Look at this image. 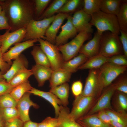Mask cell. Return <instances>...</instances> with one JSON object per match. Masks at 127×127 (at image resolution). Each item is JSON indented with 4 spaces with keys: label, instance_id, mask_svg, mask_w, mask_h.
<instances>
[{
    "label": "cell",
    "instance_id": "56",
    "mask_svg": "<svg viewBox=\"0 0 127 127\" xmlns=\"http://www.w3.org/2000/svg\"><path fill=\"white\" fill-rule=\"evenodd\" d=\"M1 46V44L0 43V48Z\"/></svg>",
    "mask_w": 127,
    "mask_h": 127
},
{
    "label": "cell",
    "instance_id": "42",
    "mask_svg": "<svg viewBox=\"0 0 127 127\" xmlns=\"http://www.w3.org/2000/svg\"><path fill=\"white\" fill-rule=\"evenodd\" d=\"M116 91L127 94V79L123 77L115 83Z\"/></svg>",
    "mask_w": 127,
    "mask_h": 127
},
{
    "label": "cell",
    "instance_id": "31",
    "mask_svg": "<svg viewBox=\"0 0 127 127\" xmlns=\"http://www.w3.org/2000/svg\"><path fill=\"white\" fill-rule=\"evenodd\" d=\"M33 88L28 80L15 87L10 94L17 102L26 93L30 91Z\"/></svg>",
    "mask_w": 127,
    "mask_h": 127
},
{
    "label": "cell",
    "instance_id": "45",
    "mask_svg": "<svg viewBox=\"0 0 127 127\" xmlns=\"http://www.w3.org/2000/svg\"><path fill=\"white\" fill-rule=\"evenodd\" d=\"M119 38L122 45L123 55L127 58V33L120 30Z\"/></svg>",
    "mask_w": 127,
    "mask_h": 127
},
{
    "label": "cell",
    "instance_id": "11",
    "mask_svg": "<svg viewBox=\"0 0 127 127\" xmlns=\"http://www.w3.org/2000/svg\"><path fill=\"white\" fill-rule=\"evenodd\" d=\"M107 87L87 115L94 114L102 110H113L111 105V99L116 91L115 85V83L111 84Z\"/></svg>",
    "mask_w": 127,
    "mask_h": 127
},
{
    "label": "cell",
    "instance_id": "29",
    "mask_svg": "<svg viewBox=\"0 0 127 127\" xmlns=\"http://www.w3.org/2000/svg\"><path fill=\"white\" fill-rule=\"evenodd\" d=\"M36 64L51 67L49 60L40 46H34L31 52Z\"/></svg>",
    "mask_w": 127,
    "mask_h": 127
},
{
    "label": "cell",
    "instance_id": "24",
    "mask_svg": "<svg viewBox=\"0 0 127 127\" xmlns=\"http://www.w3.org/2000/svg\"><path fill=\"white\" fill-rule=\"evenodd\" d=\"M70 112L67 107H62L57 118L59 123L58 127H82L70 117Z\"/></svg>",
    "mask_w": 127,
    "mask_h": 127
},
{
    "label": "cell",
    "instance_id": "46",
    "mask_svg": "<svg viewBox=\"0 0 127 127\" xmlns=\"http://www.w3.org/2000/svg\"><path fill=\"white\" fill-rule=\"evenodd\" d=\"M6 29L10 31L11 28L4 11L3 10L0 14V30Z\"/></svg>",
    "mask_w": 127,
    "mask_h": 127
},
{
    "label": "cell",
    "instance_id": "19",
    "mask_svg": "<svg viewBox=\"0 0 127 127\" xmlns=\"http://www.w3.org/2000/svg\"><path fill=\"white\" fill-rule=\"evenodd\" d=\"M28 92L44 98L50 103L54 109L55 118L58 117L63 106L61 101L55 95L49 91H44L33 87Z\"/></svg>",
    "mask_w": 127,
    "mask_h": 127
},
{
    "label": "cell",
    "instance_id": "3",
    "mask_svg": "<svg viewBox=\"0 0 127 127\" xmlns=\"http://www.w3.org/2000/svg\"><path fill=\"white\" fill-rule=\"evenodd\" d=\"M123 52L119 35L109 31L101 35L99 54L107 58Z\"/></svg>",
    "mask_w": 127,
    "mask_h": 127
},
{
    "label": "cell",
    "instance_id": "44",
    "mask_svg": "<svg viewBox=\"0 0 127 127\" xmlns=\"http://www.w3.org/2000/svg\"><path fill=\"white\" fill-rule=\"evenodd\" d=\"M14 87L5 80L0 81V96L10 93Z\"/></svg>",
    "mask_w": 127,
    "mask_h": 127
},
{
    "label": "cell",
    "instance_id": "25",
    "mask_svg": "<svg viewBox=\"0 0 127 127\" xmlns=\"http://www.w3.org/2000/svg\"><path fill=\"white\" fill-rule=\"evenodd\" d=\"M76 121L82 127H109L111 125L103 122L97 114L85 115Z\"/></svg>",
    "mask_w": 127,
    "mask_h": 127
},
{
    "label": "cell",
    "instance_id": "54",
    "mask_svg": "<svg viewBox=\"0 0 127 127\" xmlns=\"http://www.w3.org/2000/svg\"><path fill=\"white\" fill-rule=\"evenodd\" d=\"M3 10L2 6L0 3V14L1 12Z\"/></svg>",
    "mask_w": 127,
    "mask_h": 127
},
{
    "label": "cell",
    "instance_id": "12",
    "mask_svg": "<svg viewBox=\"0 0 127 127\" xmlns=\"http://www.w3.org/2000/svg\"><path fill=\"white\" fill-rule=\"evenodd\" d=\"M91 16L82 9L77 11L72 17V22L77 32H85L91 34L93 30L90 22Z\"/></svg>",
    "mask_w": 127,
    "mask_h": 127
},
{
    "label": "cell",
    "instance_id": "28",
    "mask_svg": "<svg viewBox=\"0 0 127 127\" xmlns=\"http://www.w3.org/2000/svg\"><path fill=\"white\" fill-rule=\"evenodd\" d=\"M113 98L112 104L116 111L127 113V94L116 91Z\"/></svg>",
    "mask_w": 127,
    "mask_h": 127
},
{
    "label": "cell",
    "instance_id": "37",
    "mask_svg": "<svg viewBox=\"0 0 127 127\" xmlns=\"http://www.w3.org/2000/svg\"><path fill=\"white\" fill-rule=\"evenodd\" d=\"M17 102L11 96L10 93L0 96V108L16 107Z\"/></svg>",
    "mask_w": 127,
    "mask_h": 127
},
{
    "label": "cell",
    "instance_id": "2",
    "mask_svg": "<svg viewBox=\"0 0 127 127\" xmlns=\"http://www.w3.org/2000/svg\"><path fill=\"white\" fill-rule=\"evenodd\" d=\"M91 16V25L96 27L97 32L101 35L106 31L118 35L120 34V29L116 16L99 11Z\"/></svg>",
    "mask_w": 127,
    "mask_h": 127
},
{
    "label": "cell",
    "instance_id": "30",
    "mask_svg": "<svg viewBox=\"0 0 127 127\" xmlns=\"http://www.w3.org/2000/svg\"><path fill=\"white\" fill-rule=\"evenodd\" d=\"M67 0H54L39 18L40 20L51 17L58 11L67 1Z\"/></svg>",
    "mask_w": 127,
    "mask_h": 127
},
{
    "label": "cell",
    "instance_id": "55",
    "mask_svg": "<svg viewBox=\"0 0 127 127\" xmlns=\"http://www.w3.org/2000/svg\"><path fill=\"white\" fill-rule=\"evenodd\" d=\"M109 127H113V126H111V125H110Z\"/></svg>",
    "mask_w": 127,
    "mask_h": 127
},
{
    "label": "cell",
    "instance_id": "16",
    "mask_svg": "<svg viewBox=\"0 0 127 127\" xmlns=\"http://www.w3.org/2000/svg\"><path fill=\"white\" fill-rule=\"evenodd\" d=\"M66 23L61 27V31L56 39L55 45L58 47L66 43L68 40L75 36L77 32L72 22V16L69 15Z\"/></svg>",
    "mask_w": 127,
    "mask_h": 127
},
{
    "label": "cell",
    "instance_id": "35",
    "mask_svg": "<svg viewBox=\"0 0 127 127\" xmlns=\"http://www.w3.org/2000/svg\"><path fill=\"white\" fill-rule=\"evenodd\" d=\"M112 121L119 123L127 127V113L119 112L113 110H105Z\"/></svg>",
    "mask_w": 127,
    "mask_h": 127
},
{
    "label": "cell",
    "instance_id": "52",
    "mask_svg": "<svg viewBox=\"0 0 127 127\" xmlns=\"http://www.w3.org/2000/svg\"><path fill=\"white\" fill-rule=\"evenodd\" d=\"M5 121L3 118L0 108V127H4Z\"/></svg>",
    "mask_w": 127,
    "mask_h": 127
},
{
    "label": "cell",
    "instance_id": "27",
    "mask_svg": "<svg viewBox=\"0 0 127 127\" xmlns=\"http://www.w3.org/2000/svg\"><path fill=\"white\" fill-rule=\"evenodd\" d=\"M108 58L99 54L88 59L79 67L78 69L90 70L99 68L104 64L107 62Z\"/></svg>",
    "mask_w": 127,
    "mask_h": 127
},
{
    "label": "cell",
    "instance_id": "39",
    "mask_svg": "<svg viewBox=\"0 0 127 127\" xmlns=\"http://www.w3.org/2000/svg\"><path fill=\"white\" fill-rule=\"evenodd\" d=\"M35 13L36 17H39L43 13L45 9L51 1L50 0H35Z\"/></svg>",
    "mask_w": 127,
    "mask_h": 127
},
{
    "label": "cell",
    "instance_id": "41",
    "mask_svg": "<svg viewBox=\"0 0 127 127\" xmlns=\"http://www.w3.org/2000/svg\"><path fill=\"white\" fill-rule=\"evenodd\" d=\"M59 123L57 118L48 116L38 123V127H58Z\"/></svg>",
    "mask_w": 127,
    "mask_h": 127
},
{
    "label": "cell",
    "instance_id": "32",
    "mask_svg": "<svg viewBox=\"0 0 127 127\" xmlns=\"http://www.w3.org/2000/svg\"><path fill=\"white\" fill-rule=\"evenodd\" d=\"M124 0L117 17L120 29L127 33V2Z\"/></svg>",
    "mask_w": 127,
    "mask_h": 127
},
{
    "label": "cell",
    "instance_id": "49",
    "mask_svg": "<svg viewBox=\"0 0 127 127\" xmlns=\"http://www.w3.org/2000/svg\"><path fill=\"white\" fill-rule=\"evenodd\" d=\"M3 55L0 48V70L3 75L8 70L11 65L4 60L2 57Z\"/></svg>",
    "mask_w": 127,
    "mask_h": 127
},
{
    "label": "cell",
    "instance_id": "26",
    "mask_svg": "<svg viewBox=\"0 0 127 127\" xmlns=\"http://www.w3.org/2000/svg\"><path fill=\"white\" fill-rule=\"evenodd\" d=\"M88 59V58L84 54L79 53L78 55L71 59L67 61L64 62L61 68L72 73L76 72L79 67Z\"/></svg>",
    "mask_w": 127,
    "mask_h": 127
},
{
    "label": "cell",
    "instance_id": "13",
    "mask_svg": "<svg viewBox=\"0 0 127 127\" xmlns=\"http://www.w3.org/2000/svg\"><path fill=\"white\" fill-rule=\"evenodd\" d=\"M37 41L38 39L30 40L15 44L13 47L3 54L4 60L11 65L12 63V60L17 59L23 51L34 46V44Z\"/></svg>",
    "mask_w": 127,
    "mask_h": 127
},
{
    "label": "cell",
    "instance_id": "51",
    "mask_svg": "<svg viewBox=\"0 0 127 127\" xmlns=\"http://www.w3.org/2000/svg\"><path fill=\"white\" fill-rule=\"evenodd\" d=\"M111 125L113 127H127L119 123L113 121H111Z\"/></svg>",
    "mask_w": 127,
    "mask_h": 127
},
{
    "label": "cell",
    "instance_id": "7",
    "mask_svg": "<svg viewBox=\"0 0 127 127\" xmlns=\"http://www.w3.org/2000/svg\"><path fill=\"white\" fill-rule=\"evenodd\" d=\"M38 41L47 56L50 63L51 68L53 71L61 68L64 61L58 47L42 39H38Z\"/></svg>",
    "mask_w": 127,
    "mask_h": 127
},
{
    "label": "cell",
    "instance_id": "53",
    "mask_svg": "<svg viewBox=\"0 0 127 127\" xmlns=\"http://www.w3.org/2000/svg\"><path fill=\"white\" fill-rule=\"evenodd\" d=\"M5 80L3 76V74L0 71V81Z\"/></svg>",
    "mask_w": 127,
    "mask_h": 127
},
{
    "label": "cell",
    "instance_id": "5",
    "mask_svg": "<svg viewBox=\"0 0 127 127\" xmlns=\"http://www.w3.org/2000/svg\"><path fill=\"white\" fill-rule=\"evenodd\" d=\"M91 37L90 33L80 32L70 42L58 47L64 62L67 61L76 56L84 42Z\"/></svg>",
    "mask_w": 127,
    "mask_h": 127
},
{
    "label": "cell",
    "instance_id": "9",
    "mask_svg": "<svg viewBox=\"0 0 127 127\" xmlns=\"http://www.w3.org/2000/svg\"><path fill=\"white\" fill-rule=\"evenodd\" d=\"M99 69L104 87H107L127 69V66H118L107 62Z\"/></svg>",
    "mask_w": 127,
    "mask_h": 127
},
{
    "label": "cell",
    "instance_id": "48",
    "mask_svg": "<svg viewBox=\"0 0 127 127\" xmlns=\"http://www.w3.org/2000/svg\"><path fill=\"white\" fill-rule=\"evenodd\" d=\"M24 122L19 118L5 122L4 127H23Z\"/></svg>",
    "mask_w": 127,
    "mask_h": 127
},
{
    "label": "cell",
    "instance_id": "17",
    "mask_svg": "<svg viewBox=\"0 0 127 127\" xmlns=\"http://www.w3.org/2000/svg\"><path fill=\"white\" fill-rule=\"evenodd\" d=\"M101 36L97 31L91 39L83 45L79 53L84 54L88 59L99 54Z\"/></svg>",
    "mask_w": 127,
    "mask_h": 127
},
{
    "label": "cell",
    "instance_id": "47",
    "mask_svg": "<svg viewBox=\"0 0 127 127\" xmlns=\"http://www.w3.org/2000/svg\"><path fill=\"white\" fill-rule=\"evenodd\" d=\"M98 112L97 115L99 119L104 123L111 125L112 120L105 110L100 111Z\"/></svg>",
    "mask_w": 127,
    "mask_h": 127
},
{
    "label": "cell",
    "instance_id": "14",
    "mask_svg": "<svg viewBox=\"0 0 127 127\" xmlns=\"http://www.w3.org/2000/svg\"><path fill=\"white\" fill-rule=\"evenodd\" d=\"M31 94L28 92L26 93L17 102L16 106L19 113V118L24 123L30 120L29 115L30 107L32 106L35 108H38L39 107L31 100Z\"/></svg>",
    "mask_w": 127,
    "mask_h": 127
},
{
    "label": "cell",
    "instance_id": "4",
    "mask_svg": "<svg viewBox=\"0 0 127 127\" xmlns=\"http://www.w3.org/2000/svg\"><path fill=\"white\" fill-rule=\"evenodd\" d=\"M99 69L90 70L81 95L98 99L104 88Z\"/></svg>",
    "mask_w": 127,
    "mask_h": 127
},
{
    "label": "cell",
    "instance_id": "43",
    "mask_svg": "<svg viewBox=\"0 0 127 127\" xmlns=\"http://www.w3.org/2000/svg\"><path fill=\"white\" fill-rule=\"evenodd\" d=\"M83 83L80 80L74 82L72 84L71 86L72 93L75 97L81 95L83 90Z\"/></svg>",
    "mask_w": 127,
    "mask_h": 127
},
{
    "label": "cell",
    "instance_id": "36",
    "mask_svg": "<svg viewBox=\"0 0 127 127\" xmlns=\"http://www.w3.org/2000/svg\"><path fill=\"white\" fill-rule=\"evenodd\" d=\"M1 109L5 122L9 121L19 118V113L16 107H8Z\"/></svg>",
    "mask_w": 127,
    "mask_h": 127
},
{
    "label": "cell",
    "instance_id": "34",
    "mask_svg": "<svg viewBox=\"0 0 127 127\" xmlns=\"http://www.w3.org/2000/svg\"><path fill=\"white\" fill-rule=\"evenodd\" d=\"M101 0H84L83 10L87 14L91 15L100 10Z\"/></svg>",
    "mask_w": 127,
    "mask_h": 127
},
{
    "label": "cell",
    "instance_id": "6",
    "mask_svg": "<svg viewBox=\"0 0 127 127\" xmlns=\"http://www.w3.org/2000/svg\"><path fill=\"white\" fill-rule=\"evenodd\" d=\"M55 15L39 20H31L26 27V33L24 40L44 39L47 29L54 20Z\"/></svg>",
    "mask_w": 127,
    "mask_h": 127
},
{
    "label": "cell",
    "instance_id": "8",
    "mask_svg": "<svg viewBox=\"0 0 127 127\" xmlns=\"http://www.w3.org/2000/svg\"><path fill=\"white\" fill-rule=\"evenodd\" d=\"M95 100L92 97L81 95L75 97L72 110L69 113L70 117L76 121L85 115Z\"/></svg>",
    "mask_w": 127,
    "mask_h": 127
},
{
    "label": "cell",
    "instance_id": "15",
    "mask_svg": "<svg viewBox=\"0 0 127 127\" xmlns=\"http://www.w3.org/2000/svg\"><path fill=\"white\" fill-rule=\"evenodd\" d=\"M69 15L59 13L55 15L52 23L46 32L44 40L55 44L57 33L64 21Z\"/></svg>",
    "mask_w": 127,
    "mask_h": 127
},
{
    "label": "cell",
    "instance_id": "18",
    "mask_svg": "<svg viewBox=\"0 0 127 127\" xmlns=\"http://www.w3.org/2000/svg\"><path fill=\"white\" fill-rule=\"evenodd\" d=\"M28 62L23 55L21 54L14 60L11 66L7 72L3 75L4 79L9 83L12 79L20 71L28 69Z\"/></svg>",
    "mask_w": 127,
    "mask_h": 127
},
{
    "label": "cell",
    "instance_id": "1",
    "mask_svg": "<svg viewBox=\"0 0 127 127\" xmlns=\"http://www.w3.org/2000/svg\"><path fill=\"white\" fill-rule=\"evenodd\" d=\"M11 28V32L26 27L34 20V3L29 0H0Z\"/></svg>",
    "mask_w": 127,
    "mask_h": 127
},
{
    "label": "cell",
    "instance_id": "38",
    "mask_svg": "<svg viewBox=\"0 0 127 127\" xmlns=\"http://www.w3.org/2000/svg\"><path fill=\"white\" fill-rule=\"evenodd\" d=\"M81 1L80 0H68L57 13L67 14L73 12L78 7Z\"/></svg>",
    "mask_w": 127,
    "mask_h": 127
},
{
    "label": "cell",
    "instance_id": "23",
    "mask_svg": "<svg viewBox=\"0 0 127 127\" xmlns=\"http://www.w3.org/2000/svg\"><path fill=\"white\" fill-rule=\"evenodd\" d=\"M123 1L121 0H101L100 10L104 12L117 16Z\"/></svg>",
    "mask_w": 127,
    "mask_h": 127
},
{
    "label": "cell",
    "instance_id": "33",
    "mask_svg": "<svg viewBox=\"0 0 127 127\" xmlns=\"http://www.w3.org/2000/svg\"><path fill=\"white\" fill-rule=\"evenodd\" d=\"M32 75V73L31 70L25 69L16 75L9 83L15 87L28 81V78Z\"/></svg>",
    "mask_w": 127,
    "mask_h": 127
},
{
    "label": "cell",
    "instance_id": "21",
    "mask_svg": "<svg viewBox=\"0 0 127 127\" xmlns=\"http://www.w3.org/2000/svg\"><path fill=\"white\" fill-rule=\"evenodd\" d=\"M72 73L62 68L53 71L49 79V87L56 86L70 81Z\"/></svg>",
    "mask_w": 127,
    "mask_h": 127
},
{
    "label": "cell",
    "instance_id": "50",
    "mask_svg": "<svg viewBox=\"0 0 127 127\" xmlns=\"http://www.w3.org/2000/svg\"><path fill=\"white\" fill-rule=\"evenodd\" d=\"M23 127H38V123L30 120L24 122Z\"/></svg>",
    "mask_w": 127,
    "mask_h": 127
},
{
    "label": "cell",
    "instance_id": "20",
    "mask_svg": "<svg viewBox=\"0 0 127 127\" xmlns=\"http://www.w3.org/2000/svg\"><path fill=\"white\" fill-rule=\"evenodd\" d=\"M31 70L39 87L43 86L46 81L49 80L53 71L51 67L36 64Z\"/></svg>",
    "mask_w": 127,
    "mask_h": 127
},
{
    "label": "cell",
    "instance_id": "40",
    "mask_svg": "<svg viewBox=\"0 0 127 127\" xmlns=\"http://www.w3.org/2000/svg\"><path fill=\"white\" fill-rule=\"evenodd\" d=\"M127 58L123 55H116L108 58L107 62L118 66H127Z\"/></svg>",
    "mask_w": 127,
    "mask_h": 127
},
{
    "label": "cell",
    "instance_id": "22",
    "mask_svg": "<svg viewBox=\"0 0 127 127\" xmlns=\"http://www.w3.org/2000/svg\"><path fill=\"white\" fill-rule=\"evenodd\" d=\"M49 91L55 95L61 101L62 105L67 107L69 104L68 98L69 86L67 83L50 87Z\"/></svg>",
    "mask_w": 127,
    "mask_h": 127
},
{
    "label": "cell",
    "instance_id": "10",
    "mask_svg": "<svg viewBox=\"0 0 127 127\" xmlns=\"http://www.w3.org/2000/svg\"><path fill=\"white\" fill-rule=\"evenodd\" d=\"M7 30L3 34H0V48L3 54L7 51L12 45L21 42L24 40L26 33V27H24L12 32Z\"/></svg>",
    "mask_w": 127,
    "mask_h": 127
}]
</instances>
